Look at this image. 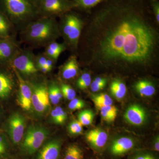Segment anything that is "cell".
Wrapping results in <instances>:
<instances>
[{"label": "cell", "instance_id": "obj_6", "mask_svg": "<svg viewBox=\"0 0 159 159\" xmlns=\"http://www.w3.org/2000/svg\"><path fill=\"white\" fill-rule=\"evenodd\" d=\"M74 8L71 0H43L38 7V11L40 17L54 18L74 10Z\"/></svg>", "mask_w": 159, "mask_h": 159}, {"label": "cell", "instance_id": "obj_35", "mask_svg": "<svg viewBox=\"0 0 159 159\" xmlns=\"http://www.w3.org/2000/svg\"><path fill=\"white\" fill-rule=\"evenodd\" d=\"M90 86L91 90L93 92H99V91L102 90L106 86V85L98 83L95 82L94 80L93 82H91Z\"/></svg>", "mask_w": 159, "mask_h": 159}, {"label": "cell", "instance_id": "obj_16", "mask_svg": "<svg viewBox=\"0 0 159 159\" xmlns=\"http://www.w3.org/2000/svg\"><path fill=\"white\" fill-rule=\"evenodd\" d=\"M134 146L132 139L128 137H122L115 140L111 145V153L114 156H120L128 152Z\"/></svg>", "mask_w": 159, "mask_h": 159}, {"label": "cell", "instance_id": "obj_33", "mask_svg": "<svg viewBox=\"0 0 159 159\" xmlns=\"http://www.w3.org/2000/svg\"><path fill=\"white\" fill-rule=\"evenodd\" d=\"M84 106L85 103L83 100L75 98L71 100L68 107L71 110L75 111L81 109L84 107Z\"/></svg>", "mask_w": 159, "mask_h": 159}, {"label": "cell", "instance_id": "obj_39", "mask_svg": "<svg viewBox=\"0 0 159 159\" xmlns=\"http://www.w3.org/2000/svg\"><path fill=\"white\" fill-rule=\"evenodd\" d=\"M155 149L157 151L159 152V138H158L157 139L154 145Z\"/></svg>", "mask_w": 159, "mask_h": 159}, {"label": "cell", "instance_id": "obj_23", "mask_svg": "<svg viewBox=\"0 0 159 159\" xmlns=\"http://www.w3.org/2000/svg\"><path fill=\"white\" fill-rule=\"evenodd\" d=\"M48 92L49 99L51 103L54 105L58 104L63 97L60 88L55 83H52L48 87Z\"/></svg>", "mask_w": 159, "mask_h": 159}, {"label": "cell", "instance_id": "obj_34", "mask_svg": "<svg viewBox=\"0 0 159 159\" xmlns=\"http://www.w3.org/2000/svg\"><path fill=\"white\" fill-rule=\"evenodd\" d=\"M48 58V57L44 53L35 56V64L38 70L41 68L46 65Z\"/></svg>", "mask_w": 159, "mask_h": 159}, {"label": "cell", "instance_id": "obj_8", "mask_svg": "<svg viewBox=\"0 0 159 159\" xmlns=\"http://www.w3.org/2000/svg\"><path fill=\"white\" fill-rule=\"evenodd\" d=\"M30 86L32 92V105L38 113H44L50 107L48 87L43 83H31Z\"/></svg>", "mask_w": 159, "mask_h": 159}, {"label": "cell", "instance_id": "obj_36", "mask_svg": "<svg viewBox=\"0 0 159 159\" xmlns=\"http://www.w3.org/2000/svg\"><path fill=\"white\" fill-rule=\"evenodd\" d=\"M134 159H155L154 157L149 154H145L136 157Z\"/></svg>", "mask_w": 159, "mask_h": 159}, {"label": "cell", "instance_id": "obj_30", "mask_svg": "<svg viewBox=\"0 0 159 159\" xmlns=\"http://www.w3.org/2000/svg\"><path fill=\"white\" fill-rule=\"evenodd\" d=\"M60 89L63 97L66 99L71 100L76 97V92L69 84L66 83L61 84Z\"/></svg>", "mask_w": 159, "mask_h": 159}, {"label": "cell", "instance_id": "obj_12", "mask_svg": "<svg viewBox=\"0 0 159 159\" xmlns=\"http://www.w3.org/2000/svg\"><path fill=\"white\" fill-rule=\"evenodd\" d=\"M124 118L129 123L140 125L143 124L146 120V112L140 106L134 104L126 110L124 114Z\"/></svg>", "mask_w": 159, "mask_h": 159}, {"label": "cell", "instance_id": "obj_19", "mask_svg": "<svg viewBox=\"0 0 159 159\" xmlns=\"http://www.w3.org/2000/svg\"><path fill=\"white\" fill-rule=\"evenodd\" d=\"M66 49L67 48L64 43H61L54 41L46 46L44 53L48 58L56 62L60 54Z\"/></svg>", "mask_w": 159, "mask_h": 159}, {"label": "cell", "instance_id": "obj_32", "mask_svg": "<svg viewBox=\"0 0 159 159\" xmlns=\"http://www.w3.org/2000/svg\"><path fill=\"white\" fill-rule=\"evenodd\" d=\"M152 12L156 22L159 25V0H148Z\"/></svg>", "mask_w": 159, "mask_h": 159}, {"label": "cell", "instance_id": "obj_26", "mask_svg": "<svg viewBox=\"0 0 159 159\" xmlns=\"http://www.w3.org/2000/svg\"><path fill=\"white\" fill-rule=\"evenodd\" d=\"M64 159H84L83 152L77 145H70L66 150Z\"/></svg>", "mask_w": 159, "mask_h": 159}, {"label": "cell", "instance_id": "obj_37", "mask_svg": "<svg viewBox=\"0 0 159 159\" xmlns=\"http://www.w3.org/2000/svg\"><path fill=\"white\" fill-rule=\"evenodd\" d=\"M94 81L95 82L101 84H104L106 85L107 83V78L104 77H98L95 78Z\"/></svg>", "mask_w": 159, "mask_h": 159}, {"label": "cell", "instance_id": "obj_38", "mask_svg": "<svg viewBox=\"0 0 159 159\" xmlns=\"http://www.w3.org/2000/svg\"><path fill=\"white\" fill-rule=\"evenodd\" d=\"M33 5L36 6L38 9V7L39 6V4L43 0H29Z\"/></svg>", "mask_w": 159, "mask_h": 159}, {"label": "cell", "instance_id": "obj_14", "mask_svg": "<svg viewBox=\"0 0 159 159\" xmlns=\"http://www.w3.org/2000/svg\"><path fill=\"white\" fill-rule=\"evenodd\" d=\"M79 71V63L77 55L73 54L61 66V75L63 79L68 80L74 78Z\"/></svg>", "mask_w": 159, "mask_h": 159}, {"label": "cell", "instance_id": "obj_10", "mask_svg": "<svg viewBox=\"0 0 159 159\" xmlns=\"http://www.w3.org/2000/svg\"><path fill=\"white\" fill-rule=\"evenodd\" d=\"M20 49L11 38L0 39V64H11Z\"/></svg>", "mask_w": 159, "mask_h": 159}, {"label": "cell", "instance_id": "obj_28", "mask_svg": "<svg viewBox=\"0 0 159 159\" xmlns=\"http://www.w3.org/2000/svg\"><path fill=\"white\" fill-rule=\"evenodd\" d=\"M78 121L83 125H91L93 120V112L90 110H85L80 113L78 115Z\"/></svg>", "mask_w": 159, "mask_h": 159}, {"label": "cell", "instance_id": "obj_18", "mask_svg": "<svg viewBox=\"0 0 159 159\" xmlns=\"http://www.w3.org/2000/svg\"><path fill=\"white\" fill-rule=\"evenodd\" d=\"M74 5V9L86 14L94 8L107 0H71Z\"/></svg>", "mask_w": 159, "mask_h": 159}, {"label": "cell", "instance_id": "obj_5", "mask_svg": "<svg viewBox=\"0 0 159 159\" xmlns=\"http://www.w3.org/2000/svg\"><path fill=\"white\" fill-rule=\"evenodd\" d=\"M48 135V131L40 125H31L26 131L21 148L24 152L32 154L42 145Z\"/></svg>", "mask_w": 159, "mask_h": 159}, {"label": "cell", "instance_id": "obj_3", "mask_svg": "<svg viewBox=\"0 0 159 159\" xmlns=\"http://www.w3.org/2000/svg\"><path fill=\"white\" fill-rule=\"evenodd\" d=\"M0 11L11 25L21 29L39 16L37 7L29 0H0Z\"/></svg>", "mask_w": 159, "mask_h": 159}, {"label": "cell", "instance_id": "obj_13", "mask_svg": "<svg viewBox=\"0 0 159 159\" xmlns=\"http://www.w3.org/2000/svg\"><path fill=\"white\" fill-rule=\"evenodd\" d=\"M86 139L93 148L100 149L105 146L108 139L107 134L100 129H94L86 134Z\"/></svg>", "mask_w": 159, "mask_h": 159}, {"label": "cell", "instance_id": "obj_31", "mask_svg": "<svg viewBox=\"0 0 159 159\" xmlns=\"http://www.w3.org/2000/svg\"><path fill=\"white\" fill-rule=\"evenodd\" d=\"M83 125L79 121L74 120L69 125V131L72 134H79L82 133Z\"/></svg>", "mask_w": 159, "mask_h": 159}, {"label": "cell", "instance_id": "obj_7", "mask_svg": "<svg viewBox=\"0 0 159 159\" xmlns=\"http://www.w3.org/2000/svg\"><path fill=\"white\" fill-rule=\"evenodd\" d=\"M11 64L20 75L22 74L26 77L34 76L39 71L35 64V56L32 51L28 49L20 50Z\"/></svg>", "mask_w": 159, "mask_h": 159}, {"label": "cell", "instance_id": "obj_9", "mask_svg": "<svg viewBox=\"0 0 159 159\" xmlns=\"http://www.w3.org/2000/svg\"><path fill=\"white\" fill-rule=\"evenodd\" d=\"M25 126V118L19 113L12 114L7 122V129L10 139L14 144L21 141Z\"/></svg>", "mask_w": 159, "mask_h": 159}, {"label": "cell", "instance_id": "obj_24", "mask_svg": "<svg viewBox=\"0 0 159 159\" xmlns=\"http://www.w3.org/2000/svg\"><path fill=\"white\" fill-rule=\"evenodd\" d=\"M100 113L103 120L107 122H113L117 116L118 109L112 105L106 106L100 109Z\"/></svg>", "mask_w": 159, "mask_h": 159}, {"label": "cell", "instance_id": "obj_41", "mask_svg": "<svg viewBox=\"0 0 159 159\" xmlns=\"http://www.w3.org/2000/svg\"><path fill=\"white\" fill-rule=\"evenodd\" d=\"M0 145L6 147V144H5V142H4V139L1 136H0Z\"/></svg>", "mask_w": 159, "mask_h": 159}, {"label": "cell", "instance_id": "obj_20", "mask_svg": "<svg viewBox=\"0 0 159 159\" xmlns=\"http://www.w3.org/2000/svg\"><path fill=\"white\" fill-rule=\"evenodd\" d=\"M111 94L118 99H121L125 97L127 92L126 85L122 80L116 78L112 80L110 85Z\"/></svg>", "mask_w": 159, "mask_h": 159}, {"label": "cell", "instance_id": "obj_2", "mask_svg": "<svg viewBox=\"0 0 159 159\" xmlns=\"http://www.w3.org/2000/svg\"><path fill=\"white\" fill-rule=\"evenodd\" d=\"M20 36L32 47H46L60 37L58 22L54 18H38L21 29Z\"/></svg>", "mask_w": 159, "mask_h": 159}, {"label": "cell", "instance_id": "obj_40", "mask_svg": "<svg viewBox=\"0 0 159 159\" xmlns=\"http://www.w3.org/2000/svg\"><path fill=\"white\" fill-rule=\"evenodd\" d=\"M6 147L0 145V156L2 155L6 152Z\"/></svg>", "mask_w": 159, "mask_h": 159}, {"label": "cell", "instance_id": "obj_17", "mask_svg": "<svg viewBox=\"0 0 159 159\" xmlns=\"http://www.w3.org/2000/svg\"><path fill=\"white\" fill-rule=\"evenodd\" d=\"M134 87L137 93L142 97H151L156 92L154 84L147 79L139 80L135 83Z\"/></svg>", "mask_w": 159, "mask_h": 159}, {"label": "cell", "instance_id": "obj_22", "mask_svg": "<svg viewBox=\"0 0 159 159\" xmlns=\"http://www.w3.org/2000/svg\"><path fill=\"white\" fill-rule=\"evenodd\" d=\"M11 24L5 15L0 11V39L11 38Z\"/></svg>", "mask_w": 159, "mask_h": 159}, {"label": "cell", "instance_id": "obj_11", "mask_svg": "<svg viewBox=\"0 0 159 159\" xmlns=\"http://www.w3.org/2000/svg\"><path fill=\"white\" fill-rule=\"evenodd\" d=\"M15 73L19 84V90L18 102L22 108L26 111H29L31 109L32 102H31V95L32 92L31 87L29 84L19 73L15 69H13Z\"/></svg>", "mask_w": 159, "mask_h": 159}, {"label": "cell", "instance_id": "obj_29", "mask_svg": "<svg viewBox=\"0 0 159 159\" xmlns=\"http://www.w3.org/2000/svg\"><path fill=\"white\" fill-rule=\"evenodd\" d=\"M92 82L91 74L89 72L83 73L77 80L76 85L78 89L85 90L88 88Z\"/></svg>", "mask_w": 159, "mask_h": 159}, {"label": "cell", "instance_id": "obj_27", "mask_svg": "<svg viewBox=\"0 0 159 159\" xmlns=\"http://www.w3.org/2000/svg\"><path fill=\"white\" fill-rule=\"evenodd\" d=\"M51 116L54 123L61 125L65 122L67 119V114L61 107L57 106L51 111Z\"/></svg>", "mask_w": 159, "mask_h": 159}, {"label": "cell", "instance_id": "obj_25", "mask_svg": "<svg viewBox=\"0 0 159 159\" xmlns=\"http://www.w3.org/2000/svg\"><path fill=\"white\" fill-rule=\"evenodd\" d=\"M92 99L96 107L99 109L106 106L112 105V99L107 94L93 95Z\"/></svg>", "mask_w": 159, "mask_h": 159}, {"label": "cell", "instance_id": "obj_1", "mask_svg": "<svg viewBox=\"0 0 159 159\" xmlns=\"http://www.w3.org/2000/svg\"><path fill=\"white\" fill-rule=\"evenodd\" d=\"M84 15L76 53L80 63L103 71L157 65L159 25L148 0H107Z\"/></svg>", "mask_w": 159, "mask_h": 159}, {"label": "cell", "instance_id": "obj_15", "mask_svg": "<svg viewBox=\"0 0 159 159\" xmlns=\"http://www.w3.org/2000/svg\"><path fill=\"white\" fill-rule=\"evenodd\" d=\"M61 143L58 140H53L44 145L39 152L37 159H58Z\"/></svg>", "mask_w": 159, "mask_h": 159}, {"label": "cell", "instance_id": "obj_21", "mask_svg": "<svg viewBox=\"0 0 159 159\" xmlns=\"http://www.w3.org/2000/svg\"><path fill=\"white\" fill-rule=\"evenodd\" d=\"M13 88V81L10 77L0 72V98L5 99L9 97Z\"/></svg>", "mask_w": 159, "mask_h": 159}, {"label": "cell", "instance_id": "obj_4", "mask_svg": "<svg viewBox=\"0 0 159 159\" xmlns=\"http://www.w3.org/2000/svg\"><path fill=\"white\" fill-rule=\"evenodd\" d=\"M60 37L67 49L76 54L84 24V16L75 11H69L60 16L58 22Z\"/></svg>", "mask_w": 159, "mask_h": 159}]
</instances>
